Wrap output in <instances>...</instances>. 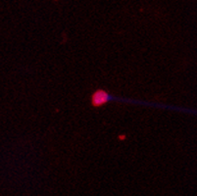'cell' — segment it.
<instances>
[{"mask_svg":"<svg viewBox=\"0 0 197 196\" xmlns=\"http://www.w3.org/2000/svg\"><path fill=\"white\" fill-rule=\"evenodd\" d=\"M107 101H108V95L104 90H97V91L92 95L91 103L95 107L101 106V105L105 104Z\"/></svg>","mask_w":197,"mask_h":196,"instance_id":"6da1fadb","label":"cell"}]
</instances>
